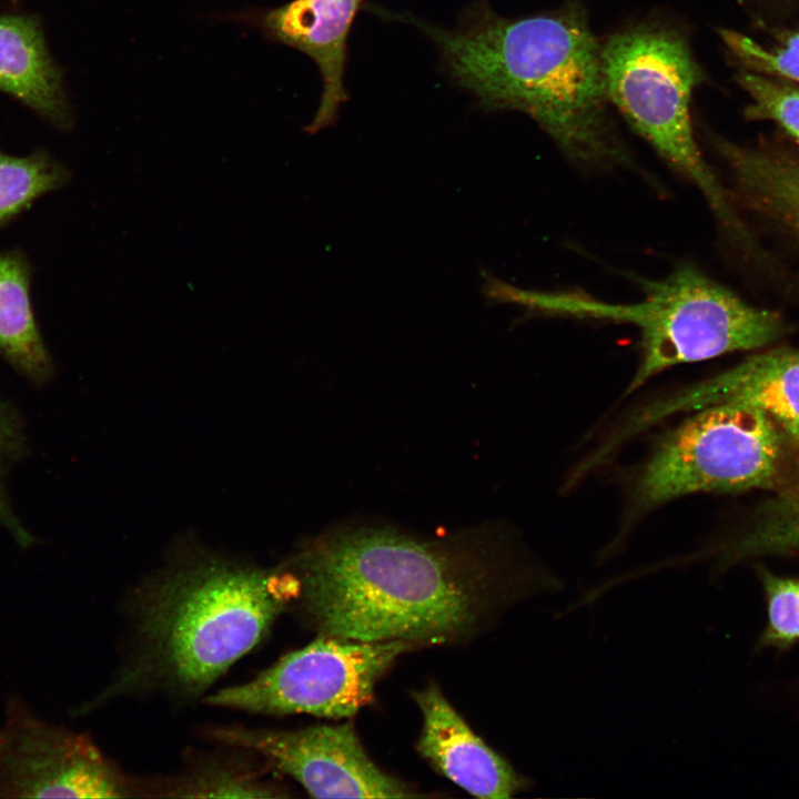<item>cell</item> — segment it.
I'll return each instance as SVG.
<instances>
[{
    "instance_id": "obj_22",
    "label": "cell",
    "mask_w": 799,
    "mask_h": 799,
    "mask_svg": "<svg viewBox=\"0 0 799 799\" xmlns=\"http://www.w3.org/2000/svg\"><path fill=\"white\" fill-rule=\"evenodd\" d=\"M26 436L23 426L13 408L0 398V526L22 548L36 543L34 536L19 519L7 492V474L11 465L24 452Z\"/></svg>"
},
{
    "instance_id": "obj_1",
    "label": "cell",
    "mask_w": 799,
    "mask_h": 799,
    "mask_svg": "<svg viewBox=\"0 0 799 799\" xmlns=\"http://www.w3.org/2000/svg\"><path fill=\"white\" fill-rule=\"evenodd\" d=\"M284 567L296 583L291 606L320 635L353 641L454 643L563 588L493 527L436 539L387 525H342L307 542Z\"/></svg>"
},
{
    "instance_id": "obj_2",
    "label": "cell",
    "mask_w": 799,
    "mask_h": 799,
    "mask_svg": "<svg viewBox=\"0 0 799 799\" xmlns=\"http://www.w3.org/2000/svg\"><path fill=\"white\" fill-rule=\"evenodd\" d=\"M378 12L427 36L451 80L479 108L528 115L577 163L628 161L609 112L601 42L577 3L507 18L477 0L452 29Z\"/></svg>"
},
{
    "instance_id": "obj_6",
    "label": "cell",
    "mask_w": 799,
    "mask_h": 799,
    "mask_svg": "<svg viewBox=\"0 0 799 799\" xmlns=\"http://www.w3.org/2000/svg\"><path fill=\"white\" fill-rule=\"evenodd\" d=\"M790 443L763 412L738 403L696 409L644 464L634 487L637 510L696 493H730L781 483Z\"/></svg>"
},
{
    "instance_id": "obj_23",
    "label": "cell",
    "mask_w": 799,
    "mask_h": 799,
    "mask_svg": "<svg viewBox=\"0 0 799 799\" xmlns=\"http://www.w3.org/2000/svg\"><path fill=\"white\" fill-rule=\"evenodd\" d=\"M759 3H765L772 7V9L780 11L788 9L797 0H757Z\"/></svg>"
},
{
    "instance_id": "obj_17",
    "label": "cell",
    "mask_w": 799,
    "mask_h": 799,
    "mask_svg": "<svg viewBox=\"0 0 799 799\" xmlns=\"http://www.w3.org/2000/svg\"><path fill=\"white\" fill-rule=\"evenodd\" d=\"M796 552H799V471L765 504L746 532L728 544V554L736 563Z\"/></svg>"
},
{
    "instance_id": "obj_19",
    "label": "cell",
    "mask_w": 799,
    "mask_h": 799,
    "mask_svg": "<svg viewBox=\"0 0 799 799\" xmlns=\"http://www.w3.org/2000/svg\"><path fill=\"white\" fill-rule=\"evenodd\" d=\"M68 179V170L43 153L19 158L0 152V224Z\"/></svg>"
},
{
    "instance_id": "obj_10",
    "label": "cell",
    "mask_w": 799,
    "mask_h": 799,
    "mask_svg": "<svg viewBox=\"0 0 799 799\" xmlns=\"http://www.w3.org/2000/svg\"><path fill=\"white\" fill-rule=\"evenodd\" d=\"M738 403L766 413L790 444L799 445V348H773L701 382L637 416L633 429L679 411Z\"/></svg>"
},
{
    "instance_id": "obj_7",
    "label": "cell",
    "mask_w": 799,
    "mask_h": 799,
    "mask_svg": "<svg viewBox=\"0 0 799 799\" xmlns=\"http://www.w3.org/2000/svg\"><path fill=\"white\" fill-rule=\"evenodd\" d=\"M415 647L404 640L353 641L320 635L250 680L210 694L203 701L255 715L352 717L372 701L375 684L396 657Z\"/></svg>"
},
{
    "instance_id": "obj_20",
    "label": "cell",
    "mask_w": 799,
    "mask_h": 799,
    "mask_svg": "<svg viewBox=\"0 0 799 799\" xmlns=\"http://www.w3.org/2000/svg\"><path fill=\"white\" fill-rule=\"evenodd\" d=\"M736 81L749 98L746 119L772 121L799 144V84L744 69Z\"/></svg>"
},
{
    "instance_id": "obj_18",
    "label": "cell",
    "mask_w": 799,
    "mask_h": 799,
    "mask_svg": "<svg viewBox=\"0 0 799 799\" xmlns=\"http://www.w3.org/2000/svg\"><path fill=\"white\" fill-rule=\"evenodd\" d=\"M718 34L737 69L799 83V27H772L763 40L732 29Z\"/></svg>"
},
{
    "instance_id": "obj_4",
    "label": "cell",
    "mask_w": 799,
    "mask_h": 799,
    "mask_svg": "<svg viewBox=\"0 0 799 799\" xmlns=\"http://www.w3.org/2000/svg\"><path fill=\"white\" fill-rule=\"evenodd\" d=\"M482 292L489 303L514 304L535 315L605 320L639 328L641 360L627 393L671 366L760 348L787 331L779 313L747 303L686 264L661 281L646 283L645 297L635 303L522 289L493 274L483 281Z\"/></svg>"
},
{
    "instance_id": "obj_14",
    "label": "cell",
    "mask_w": 799,
    "mask_h": 799,
    "mask_svg": "<svg viewBox=\"0 0 799 799\" xmlns=\"http://www.w3.org/2000/svg\"><path fill=\"white\" fill-rule=\"evenodd\" d=\"M213 752L191 754L182 769L168 777L140 780L141 796L169 798H279L283 789L273 771L250 750L220 745Z\"/></svg>"
},
{
    "instance_id": "obj_3",
    "label": "cell",
    "mask_w": 799,
    "mask_h": 799,
    "mask_svg": "<svg viewBox=\"0 0 799 799\" xmlns=\"http://www.w3.org/2000/svg\"><path fill=\"white\" fill-rule=\"evenodd\" d=\"M296 594L293 575L196 550L145 579L128 603L125 651L78 716L128 696L204 694L259 646Z\"/></svg>"
},
{
    "instance_id": "obj_9",
    "label": "cell",
    "mask_w": 799,
    "mask_h": 799,
    "mask_svg": "<svg viewBox=\"0 0 799 799\" xmlns=\"http://www.w3.org/2000/svg\"><path fill=\"white\" fill-rule=\"evenodd\" d=\"M208 736L219 745L250 750L315 798L419 797L371 760L348 722L293 730L220 726L210 728Z\"/></svg>"
},
{
    "instance_id": "obj_16",
    "label": "cell",
    "mask_w": 799,
    "mask_h": 799,
    "mask_svg": "<svg viewBox=\"0 0 799 799\" xmlns=\"http://www.w3.org/2000/svg\"><path fill=\"white\" fill-rule=\"evenodd\" d=\"M30 270L17 252L0 253V356L36 385L52 375V361L30 301Z\"/></svg>"
},
{
    "instance_id": "obj_11",
    "label": "cell",
    "mask_w": 799,
    "mask_h": 799,
    "mask_svg": "<svg viewBox=\"0 0 799 799\" xmlns=\"http://www.w3.org/2000/svg\"><path fill=\"white\" fill-rule=\"evenodd\" d=\"M423 716L418 752L451 781L478 798L506 799L533 780L477 736L435 684L415 691Z\"/></svg>"
},
{
    "instance_id": "obj_15",
    "label": "cell",
    "mask_w": 799,
    "mask_h": 799,
    "mask_svg": "<svg viewBox=\"0 0 799 799\" xmlns=\"http://www.w3.org/2000/svg\"><path fill=\"white\" fill-rule=\"evenodd\" d=\"M0 90L57 125L64 128L70 123L60 73L32 18H0Z\"/></svg>"
},
{
    "instance_id": "obj_8",
    "label": "cell",
    "mask_w": 799,
    "mask_h": 799,
    "mask_svg": "<svg viewBox=\"0 0 799 799\" xmlns=\"http://www.w3.org/2000/svg\"><path fill=\"white\" fill-rule=\"evenodd\" d=\"M141 797L125 773L82 732L39 716L20 696L0 722V798Z\"/></svg>"
},
{
    "instance_id": "obj_5",
    "label": "cell",
    "mask_w": 799,
    "mask_h": 799,
    "mask_svg": "<svg viewBox=\"0 0 799 799\" xmlns=\"http://www.w3.org/2000/svg\"><path fill=\"white\" fill-rule=\"evenodd\" d=\"M608 101L628 125L702 192L737 244L751 239L734 211L731 196L704 160L690 104L704 71L682 27L663 18L634 21L601 42Z\"/></svg>"
},
{
    "instance_id": "obj_12",
    "label": "cell",
    "mask_w": 799,
    "mask_h": 799,
    "mask_svg": "<svg viewBox=\"0 0 799 799\" xmlns=\"http://www.w3.org/2000/svg\"><path fill=\"white\" fill-rule=\"evenodd\" d=\"M363 0H292L261 18L275 41L305 53L316 64L323 82L318 108L304 129L310 134L335 123L347 101L344 72L347 39Z\"/></svg>"
},
{
    "instance_id": "obj_13",
    "label": "cell",
    "mask_w": 799,
    "mask_h": 799,
    "mask_svg": "<svg viewBox=\"0 0 799 799\" xmlns=\"http://www.w3.org/2000/svg\"><path fill=\"white\" fill-rule=\"evenodd\" d=\"M738 200L799 244V159L769 144L742 145L716 139Z\"/></svg>"
},
{
    "instance_id": "obj_21",
    "label": "cell",
    "mask_w": 799,
    "mask_h": 799,
    "mask_svg": "<svg viewBox=\"0 0 799 799\" xmlns=\"http://www.w3.org/2000/svg\"><path fill=\"white\" fill-rule=\"evenodd\" d=\"M767 624L759 639L762 648L785 649L799 641V577L778 576L759 569Z\"/></svg>"
}]
</instances>
